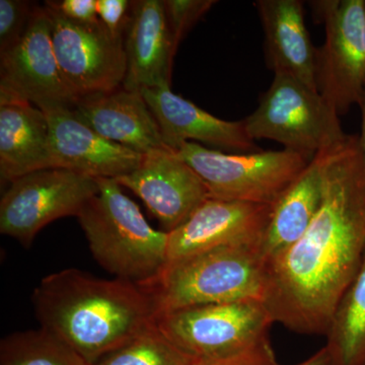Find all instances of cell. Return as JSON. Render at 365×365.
I'll list each match as a JSON object with an SVG mask.
<instances>
[{
  "mask_svg": "<svg viewBox=\"0 0 365 365\" xmlns=\"http://www.w3.org/2000/svg\"><path fill=\"white\" fill-rule=\"evenodd\" d=\"M323 194L304 235L266 263L263 304L274 323L325 335L365 256V153L357 135L321 151Z\"/></svg>",
  "mask_w": 365,
  "mask_h": 365,
  "instance_id": "obj_1",
  "label": "cell"
},
{
  "mask_svg": "<svg viewBox=\"0 0 365 365\" xmlns=\"http://www.w3.org/2000/svg\"><path fill=\"white\" fill-rule=\"evenodd\" d=\"M32 302L41 328L90 365L145 332L157 316L150 295L136 283L74 268L43 278Z\"/></svg>",
  "mask_w": 365,
  "mask_h": 365,
  "instance_id": "obj_2",
  "label": "cell"
},
{
  "mask_svg": "<svg viewBox=\"0 0 365 365\" xmlns=\"http://www.w3.org/2000/svg\"><path fill=\"white\" fill-rule=\"evenodd\" d=\"M97 181L98 193L78 215L93 259L119 279H153L167 265L168 232L151 227L116 180Z\"/></svg>",
  "mask_w": 365,
  "mask_h": 365,
  "instance_id": "obj_3",
  "label": "cell"
},
{
  "mask_svg": "<svg viewBox=\"0 0 365 365\" xmlns=\"http://www.w3.org/2000/svg\"><path fill=\"white\" fill-rule=\"evenodd\" d=\"M266 261L261 244L222 247L167 264L153 279L138 284L157 314L242 300H260Z\"/></svg>",
  "mask_w": 365,
  "mask_h": 365,
  "instance_id": "obj_4",
  "label": "cell"
},
{
  "mask_svg": "<svg viewBox=\"0 0 365 365\" xmlns=\"http://www.w3.org/2000/svg\"><path fill=\"white\" fill-rule=\"evenodd\" d=\"M274 321L260 300L204 304L155 316V326L193 361H213L270 342Z\"/></svg>",
  "mask_w": 365,
  "mask_h": 365,
  "instance_id": "obj_5",
  "label": "cell"
},
{
  "mask_svg": "<svg viewBox=\"0 0 365 365\" xmlns=\"http://www.w3.org/2000/svg\"><path fill=\"white\" fill-rule=\"evenodd\" d=\"M339 114L318 91L287 73H274L258 107L244 121L253 140L271 139L312 160L344 140Z\"/></svg>",
  "mask_w": 365,
  "mask_h": 365,
  "instance_id": "obj_6",
  "label": "cell"
},
{
  "mask_svg": "<svg viewBox=\"0 0 365 365\" xmlns=\"http://www.w3.org/2000/svg\"><path fill=\"white\" fill-rule=\"evenodd\" d=\"M177 153L202 179L210 198L271 206L311 162L287 150L230 155L191 141Z\"/></svg>",
  "mask_w": 365,
  "mask_h": 365,
  "instance_id": "obj_7",
  "label": "cell"
},
{
  "mask_svg": "<svg viewBox=\"0 0 365 365\" xmlns=\"http://www.w3.org/2000/svg\"><path fill=\"white\" fill-rule=\"evenodd\" d=\"M311 4L326 30L325 44L317 48V88L340 116L365 97V0Z\"/></svg>",
  "mask_w": 365,
  "mask_h": 365,
  "instance_id": "obj_8",
  "label": "cell"
},
{
  "mask_svg": "<svg viewBox=\"0 0 365 365\" xmlns=\"http://www.w3.org/2000/svg\"><path fill=\"white\" fill-rule=\"evenodd\" d=\"M98 192L97 179L64 169L37 170L14 180L0 201V232L26 248L54 220L76 216Z\"/></svg>",
  "mask_w": 365,
  "mask_h": 365,
  "instance_id": "obj_9",
  "label": "cell"
},
{
  "mask_svg": "<svg viewBox=\"0 0 365 365\" xmlns=\"http://www.w3.org/2000/svg\"><path fill=\"white\" fill-rule=\"evenodd\" d=\"M46 9L57 61L78 100L121 88L126 74L124 37L112 35L101 21L76 23Z\"/></svg>",
  "mask_w": 365,
  "mask_h": 365,
  "instance_id": "obj_10",
  "label": "cell"
},
{
  "mask_svg": "<svg viewBox=\"0 0 365 365\" xmlns=\"http://www.w3.org/2000/svg\"><path fill=\"white\" fill-rule=\"evenodd\" d=\"M0 98L25 101L41 110L78 102L57 61L46 6H36L21 39L0 54Z\"/></svg>",
  "mask_w": 365,
  "mask_h": 365,
  "instance_id": "obj_11",
  "label": "cell"
},
{
  "mask_svg": "<svg viewBox=\"0 0 365 365\" xmlns=\"http://www.w3.org/2000/svg\"><path fill=\"white\" fill-rule=\"evenodd\" d=\"M115 180L143 201L165 232L179 227L210 198L200 176L169 148L145 153L133 172Z\"/></svg>",
  "mask_w": 365,
  "mask_h": 365,
  "instance_id": "obj_12",
  "label": "cell"
},
{
  "mask_svg": "<svg viewBox=\"0 0 365 365\" xmlns=\"http://www.w3.org/2000/svg\"><path fill=\"white\" fill-rule=\"evenodd\" d=\"M272 207L208 198L186 222L168 232L167 264L222 247L261 244Z\"/></svg>",
  "mask_w": 365,
  "mask_h": 365,
  "instance_id": "obj_13",
  "label": "cell"
},
{
  "mask_svg": "<svg viewBox=\"0 0 365 365\" xmlns=\"http://www.w3.org/2000/svg\"><path fill=\"white\" fill-rule=\"evenodd\" d=\"M49 125L52 169L117 179L140 165L143 155L104 138L76 118L71 108L43 110Z\"/></svg>",
  "mask_w": 365,
  "mask_h": 365,
  "instance_id": "obj_14",
  "label": "cell"
},
{
  "mask_svg": "<svg viewBox=\"0 0 365 365\" xmlns=\"http://www.w3.org/2000/svg\"><path fill=\"white\" fill-rule=\"evenodd\" d=\"M125 90L170 86L176 48L162 0L132 1L124 35Z\"/></svg>",
  "mask_w": 365,
  "mask_h": 365,
  "instance_id": "obj_15",
  "label": "cell"
},
{
  "mask_svg": "<svg viewBox=\"0 0 365 365\" xmlns=\"http://www.w3.org/2000/svg\"><path fill=\"white\" fill-rule=\"evenodd\" d=\"M157 120L165 145L178 150L189 140L212 144L244 153L261 150L250 137L244 121H225L165 88L140 91Z\"/></svg>",
  "mask_w": 365,
  "mask_h": 365,
  "instance_id": "obj_16",
  "label": "cell"
},
{
  "mask_svg": "<svg viewBox=\"0 0 365 365\" xmlns=\"http://www.w3.org/2000/svg\"><path fill=\"white\" fill-rule=\"evenodd\" d=\"M71 109L78 120L101 136L140 155L168 148L140 91L121 86L79 98Z\"/></svg>",
  "mask_w": 365,
  "mask_h": 365,
  "instance_id": "obj_17",
  "label": "cell"
},
{
  "mask_svg": "<svg viewBox=\"0 0 365 365\" xmlns=\"http://www.w3.org/2000/svg\"><path fill=\"white\" fill-rule=\"evenodd\" d=\"M265 34V56L274 73H287L318 91L317 48L304 21L299 0H258L255 2Z\"/></svg>",
  "mask_w": 365,
  "mask_h": 365,
  "instance_id": "obj_18",
  "label": "cell"
},
{
  "mask_svg": "<svg viewBox=\"0 0 365 365\" xmlns=\"http://www.w3.org/2000/svg\"><path fill=\"white\" fill-rule=\"evenodd\" d=\"M52 169L49 125L43 110L25 101L0 98V182Z\"/></svg>",
  "mask_w": 365,
  "mask_h": 365,
  "instance_id": "obj_19",
  "label": "cell"
},
{
  "mask_svg": "<svg viewBox=\"0 0 365 365\" xmlns=\"http://www.w3.org/2000/svg\"><path fill=\"white\" fill-rule=\"evenodd\" d=\"M322 165L319 153L274 204L261 242L266 263L299 241L313 222L323 194Z\"/></svg>",
  "mask_w": 365,
  "mask_h": 365,
  "instance_id": "obj_20",
  "label": "cell"
},
{
  "mask_svg": "<svg viewBox=\"0 0 365 365\" xmlns=\"http://www.w3.org/2000/svg\"><path fill=\"white\" fill-rule=\"evenodd\" d=\"M326 337L336 365H365V256L336 307Z\"/></svg>",
  "mask_w": 365,
  "mask_h": 365,
  "instance_id": "obj_21",
  "label": "cell"
},
{
  "mask_svg": "<svg viewBox=\"0 0 365 365\" xmlns=\"http://www.w3.org/2000/svg\"><path fill=\"white\" fill-rule=\"evenodd\" d=\"M0 365H90L45 329L6 336L0 343Z\"/></svg>",
  "mask_w": 365,
  "mask_h": 365,
  "instance_id": "obj_22",
  "label": "cell"
},
{
  "mask_svg": "<svg viewBox=\"0 0 365 365\" xmlns=\"http://www.w3.org/2000/svg\"><path fill=\"white\" fill-rule=\"evenodd\" d=\"M193 364V360L180 351L155 324L135 339L109 353L93 365Z\"/></svg>",
  "mask_w": 365,
  "mask_h": 365,
  "instance_id": "obj_23",
  "label": "cell"
},
{
  "mask_svg": "<svg viewBox=\"0 0 365 365\" xmlns=\"http://www.w3.org/2000/svg\"><path fill=\"white\" fill-rule=\"evenodd\" d=\"M36 6L25 0H0V54L21 39Z\"/></svg>",
  "mask_w": 365,
  "mask_h": 365,
  "instance_id": "obj_24",
  "label": "cell"
},
{
  "mask_svg": "<svg viewBox=\"0 0 365 365\" xmlns=\"http://www.w3.org/2000/svg\"><path fill=\"white\" fill-rule=\"evenodd\" d=\"M175 48L190 29L216 4L215 0H163Z\"/></svg>",
  "mask_w": 365,
  "mask_h": 365,
  "instance_id": "obj_25",
  "label": "cell"
},
{
  "mask_svg": "<svg viewBox=\"0 0 365 365\" xmlns=\"http://www.w3.org/2000/svg\"><path fill=\"white\" fill-rule=\"evenodd\" d=\"M131 6L128 0H97L98 20L112 35L124 37Z\"/></svg>",
  "mask_w": 365,
  "mask_h": 365,
  "instance_id": "obj_26",
  "label": "cell"
},
{
  "mask_svg": "<svg viewBox=\"0 0 365 365\" xmlns=\"http://www.w3.org/2000/svg\"><path fill=\"white\" fill-rule=\"evenodd\" d=\"M45 6L76 23L96 24L100 21L97 14V0L46 1Z\"/></svg>",
  "mask_w": 365,
  "mask_h": 365,
  "instance_id": "obj_27",
  "label": "cell"
},
{
  "mask_svg": "<svg viewBox=\"0 0 365 365\" xmlns=\"http://www.w3.org/2000/svg\"><path fill=\"white\" fill-rule=\"evenodd\" d=\"M193 365H279L276 361L271 343L255 348L242 354L230 359L213 360V361H194Z\"/></svg>",
  "mask_w": 365,
  "mask_h": 365,
  "instance_id": "obj_28",
  "label": "cell"
},
{
  "mask_svg": "<svg viewBox=\"0 0 365 365\" xmlns=\"http://www.w3.org/2000/svg\"><path fill=\"white\" fill-rule=\"evenodd\" d=\"M295 365H336V364L335 361H334L332 355H331L329 350L327 349L326 346H324L318 352L312 355L309 359Z\"/></svg>",
  "mask_w": 365,
  "mask_h": 365,
  "instance_id": "obj_29",
  "label": "cell"
},
{
  "mask_svg": "<svg viewBox=\"0 0 365 365\" xmlns=\"http://www.w3.org/2000/svg\"><path fill=\"white\" fill-rule=\"evenodd\" d=\"M361 134H360V141H361L362 148H364V153H365V97L364 102H362L361 106Z\"/></svg>",
  "mask_w": 365,
  "mask_h": 365,
  "instance_id": "obj_30",
  "label": "cell"
}]
</instances>
